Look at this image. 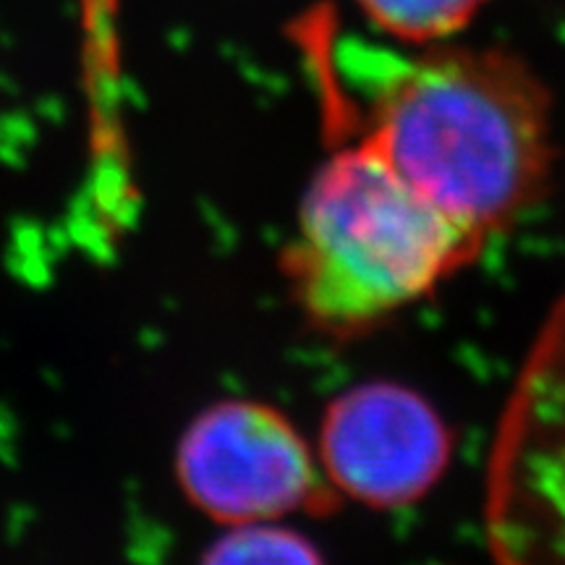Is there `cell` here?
<instances>
[{"label": "cell", "instance_id": "obj_1", "mask_svg": "<svg viewBox=\"0 0 565 565\" xmlns=\"http://www.w3.org/2000/svg\"><path fill=\"white\" fill-rule=\"evenodd\" d=\"M333 87L335 137L362 141L416 192L482 233L505 231L553 173V100L524 58L500 47L353 51Z\"/></svg>", "mask_w": 565, "mask_h": 565}, {"label": "cell", "instance_id": "obj_2", "mask_svg": "<svg viewBox=\"0 0 565 565\" xmlns=\"http://www.w3.org/2000/svg\"><path fill=\"white\" fill-rule=\"evenodd\" d=\"M484 244L372 147L341 141L301 196L282 275L320 333L349 338L435 294Z\"/></svg>", "mask_w": 565, "mask_h": 565}, {"label": "cell", "instance_id": "obj_3", "mask_svg": "<svg viewBox=\"0 0 565 565\" xmlns=\"http://www.w3.org/2000/svg\"><path fill=\"white\" fill-rule=\"evenodd\" d=\"M494 565H565V291L529 345L484 475Z\"/></svg>", "mask_w": 565, "mask_h": 565}, {"label": "cell", "instance_id": "obj_4", "mask_svg": "<svg viewBox=\"0 0 565 565\" xmlns=\"http://www.w3.org/2000/svg\"><path fill=\"white\" fill-rule=\"evenodd\" d=\"M173 469L189 503L223 526L324 513L341 500L307 437L263 401H217L196 414Z\"/></svg>", "mask_w": 565, "mask_h": 565}, {"label": "cell", "instance_id": "obj_5", "mask_svg": "<svg viewBox=\"0 0 565 565\" xmlns=\"http://www.w3.org/2000/svg\"><path fill=\"white\" fill-rule=\"evenodd\" d=\"M317 458L341 498L395 511L416 505L440 482L454 458V433L414 387L370 380L324 408Z\"/></svg>", "mask_w": 565, "mask_h": 565}, {"label": "cell", "instance_id": "obj_6", "mask_svg": "<svg viewBox=\"0 0 565 565\" xmlns=\"http://www.w3.org/2000/svg\"><path fill=\"white\" fill-rule=\"evenodd\" d=\"M377 32L401 45L454 42L471 26L487 0H353Z\"/></svg>", "mask_w": 565, "mask_h": 565}, {"label": "cell", "instance_id": "obj_7", "mask_svg": "<svg viewBox=\"0 0 565 565\" xmlns=\"http://www.w3.org/2000/svg\"><path fill=\"white\" fill-rule=\"evenodd\" d=\"M200 565H328L307 534L280 521L225 526L204 550Z\"/></svg>", "mask_w": 565, "mask_h": 565}, {"label": "cell", "instance_id": "obj_8", "mask_svg": "<svg viewBox=\"0 0 565 565\" xmlns=\"http://www.w3.org/2000/svg\"><path fill=\"white\" fill-rule=\"evenodd\" d=\"M87 3H89V6H97V9L105 11V9H108V6L113 3V0H87Z\"/></svg>", "mask_w": 565, "mask_h": 565}]
</instances>
